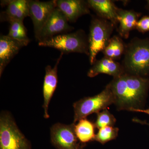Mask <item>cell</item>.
I'll return each instance as SVG.
<instances>
[{
  "label": "cell",
  "instance_id": "cell-1",
  "mask_svg": "<svg viewBox=\"0 0 149 149\" xmlns=\"http://www.w3.org/2000/svg\"><path fill=\"white\" fill-rule=\"evenodd\" d=\"M119 110L139 109L149 88V79L125 72L107 85Z\"/></svg>",
  "mask_w": 149,
  "mask_h": 149
},
{
  "label": "cell",
  "instance_id": "cell-2",
  "mask_svg": "<svg viewBox=\"0 0 149 149\" xmlns=\"http://www.w3.org/2000/svg\"><path fill=\"white\" fill-rule=\"evenodd\" d=\"M122 65L125 72L145 77L149 75V39L135 38L125 46Z\"/></svg>",
  "mask_w": 149,
  "mask_h": 149
},
{
  "label": "cell",
  "instance_id": "cell-3",
  "mask_svg": "<svg viewBox=\"0 0 149 149\" xmlns=\"http://www.w3.org/2000/svg\"><path fill=\"white\" fill-rule=\"evenodd\" d=\"M115 25L110 21L99 17L92 18L88 37L89 61L93 65L96 56L102 52L110 40Z\"/></svg>",
  "mask_w": 149,
  "mask_h": 149
},
{
  "label": "cell",
  "instance_id": "cell-4",
  "mask_svg": "<svg viewBox=\"0 0 149 149\" xmlns=\"http://www.w3.org/2000/svg\"><path fill=\"white\" fill-rule=\"evenodd\" d=\"M0 149H31L30 143L7 111L0 116Z\"/></svg>",
  "mask_w": 149,
  "mask_h": 149
},
{
  "label": "cell",
  "instance_id": "cell-5",
  "mask_svg": "<svg viewBox=\"0 0 149 149\" xmlns=\"http://www.w3.org/2000/svg\"><path fill=\"white\" fill-rule=\"evenodd\" d=\"M39 45L54 48L63 54L79 53L89 56L88 39L82 30L57 35L49 40L39 42Z\"/></svg>",
  "mask_w": 149,
  "mask_h": 149
},
{
  "label": "cell",
  "instance_id": "cell-6",
  "mask_svg": "<svg viewBox=\"0 0 149 149\" xmlns=\"http://www.w3.org/2000/svg\"><path fill=\"white\" fill-rule=\"evenodd\" d=\"M114 101L112 93L107 85L100 94L93 97H86L75 102L73 104L74 116L73 123L95 113L106 109Z\"/></svg>",
  "mask_w": 149,
  "mask_h": 149
},
{
  "label": "cell",
  "instance_id": "cell-7",
  "mask_svg": "<svg viewBox=\"0 0 149 149\" xmlns=\"http://www.w3.org/2000/svg\"><path fill=\"white\" fill-rule=\"evenodd\" d=\"M75 124L66 125L61 123L54 124L51 128V143L57 149H83L85 144L77 139Z\"/></svg>",
  "mask_w": 149,
  "mask_h": 149
},
{
  "label": "cell",
  "instance_id": "cell-8",
  "mask_svg": "<svg viewBox=\"0 0 149 149\" xmlns=\"http://www.w3.org/2000/svg\"><path fill=\"white\" fill-rule=\"evenodd\" d=\"M64 14L56 8L41 30L37 41L39 42H44L59 34L71 31L73 27L70 26Z\"/></svg>",
  "mask_w": 149,
  "mask_h": 149
},
{
  "label": "cell",
  "instance_id": "cell-9",
  "mask_svg": "<svg viewBox=\"0 0 149 149\" xmlns=\"http://www.w3.org/2000/svg\"><path fill=\"white\" fill-rule=\"evenodd\" d=\"M29 15L34 25L36 40L48 19L56 8V1H29Z\"/></svg>",
  "mask_w": 149,
  "mask_h": 149
},
{
  "label": "cell",
  "instance_id": "cell-10",
  "mask_svg": "<svg viewBox=\"0 0 149 149\" xmlns=\"http://www.w3.org/2000/svg\"><path fill=\"white\" fill-rule=\"evenodd\" d=\"M63 54V53L61 52L55 65L53 68H52L49 65H47L45 68V75L44 78L43 87L44 100L43 107L44 109V118L46 119L49 118L48 113L49 104L57 86L58 83V66Z\"/></svg>",
  "mask_w": 149,
  "mask_h": 149
},
{
  "label": "cell",
  "instance_id": "cell-11",
  "mask_svg": "<svg viewBox=\"0 0 149 149\" xmlns=\"http://www.w3.org/2000/svg\"><path fill=\"white\" fill-rule=\"evenodd\" d=\"M29 42L13 39L8 35L0 37V76L10 62L22 48L27 46Z\"/></svg>",
  "mask_w": 149,
  "mask_h": 149
},
{
  "label": "cell",
  "instance_id": "cell-12",
  "mask_svg": "<svg viewBox=\"0 0 149 149\" xmlns=\"http://www.w3.org/2000/svg\"><path fill=\"white\" fill-rule=\"evenodd\" d=\"M56 7L63 13L68 22H75L83 15L90 13L87 1L82 0H56Z\"/></svg>",
  "mask_w": 149,
  "mask_h": 149
},
{
  "label": "cell",
  "instance_id": "cell-13",
  "mask_svg": "<svg viewBox=\"0 0 149 149\" xmlns=\"http://www.w3.org/2000/svg\"><path fill=\"white\" fill-rule=\"evenodd\" d=\"M125 72L122 64L115 61L114 60L104 56L101 59L95 61L88 70V76L93 77L100 74H105L115 78Z\"/></svg>",
  "mask_w": 149,
  "mask_h": 149
},
{
  "label": "cell",
  "instance_id": "cell-14",
  "mask_svg": "<svg viewBox=\"0 0 149 149\" xmlns=\"http://www.w3.org/2000/svg\"><path fill=\"white\" fill-rule=\"evenodd\" d=\"M3 3L7 7L2 13L1 19L7 21L16 20L23 22L24 18L29 16V1L11 0Z\"/></svg>",
  "mask_w": 149,
  "mask_h": 149
},
{
  "label": "cell",
  "instance_id": "cell-15",
  "mask_svg": "<svg viewBox=\"0 0 149 149\" xmlns=\"http://www.w3.org/2000/svg\"><path fill=\"white\" fill-rule=\"evenodd\" d=\"M90 8H92L97 16L117 24L118 8L110 0H88L87 1Z\"/></svg>",
  "mask_w": 149,
  "mask_h": 149
},
{
  "label": "cell",
  "instance_id": "cell-16",
  "mask_svg": "<svg viewBox=\"0 0 149 149\" xmlns=\"http://www.w3.org/2000/svg\"><path fill=\"white\" fill-rule=\"evenodd\" d=\"M141 14L133 10L118 8V21L119 23L118 32L121 37L128 39L131 30L136 29Z\"/></svg>",
  "mask_w": 149,
  "mask_h": 149
},
{
  "label": "cell",
  "instance_id": "cell-17",
  "mask_svg": "<svg viewBox=\"0 0 149 149\" xmlns=\"http://www.w3.org/2000/svg\"><path fill=\"white\" fill-rule=\"evenodd\" d=\"M95 124L85 118L81 119L74 125V131L77 139L83 144L94 141L95 134Z\"/></svg>",
  "mask_w": 149,
  "mask_h": 149
},
{
  "label": "cell",
  "instance_id": "cell-18",
  "mask_svg": "<svg viewBox=\"0 0 149 149\" xmlns=\"http://www.w3.org/2000/svg\"><path fill=\"white\" fill-rule=\"evenodd\" d=\"M125 46L121 38L115 35L111 38L103 51L105 57L113 60L118 59L125 52Z\"/></svg>",
  "mask_w": 149,
  "mask_h": 149
},
{
  "label": "cell",
  "instance_id": "cell-19",
  "mask_svg": "<svg viewBox=\"0 0 149 149\" xmlns=\"http://www.w3.org/2000/svg\"><path fill=\"white\" fill-rule=\"evenodd\" d=\"M10 23L8 37L21 41L29 42L27 35V30L24 27L23 22L16 20H10L8 21Z\"/></svg>",
  "mask_w": 149,
  "mask_h": 149
},
{
  "label": "cell",
  "instance_id": "cell-20",
  "mask_svg": "<svg viewBox=\"0 0 149 149\" xmlns=\"http://www.w3.org/2000/svg\"><path fill=\"white\" fill-rule=\"evenodd\" d=\"M99 130L94 141H97L102 145L116 139L119 131L118 128L110 126H106Z\"/></svg>",
  "mask_w": 149,
  "mask_h": 149
},
{
  "label": "cell",
  "instance_id": "cell-21",
  "mask_svg": "<svg viewBox=\"0 0 149 149\" xmlns=\"http://www.w3.org/2000/svg\"><path fill=\"white\" fill-rule=\"evenodd\" d=\"M116 121L114 116L106 109L97 113L95 125L96 128L100 129L106 126H113Z\"/></svg>",
  "mask_w": 149,
  "mask_h": 149
},
{
  "label": "cell",
  "instance_id": "cell-22",
  "mask_svg": "<svg viewBox=\"0 0 149 149\" xmlns=\"http://www.w3.org/2000/svg\"><path fill=\"white\" fill-rule=\"evenodd\" d=\"M136 29L142 33L149 32V16H144L139 19L136 24Z\"/></svg>",
  "mask_w": 149,
  "mask_h": 149
},
{
  "label": "cell",
  "instance_id": "cell-23",
  "mask_svg": "<svg viewBox=\"0 0 149 149\" xmlns=\"http://www.w3.org/2000/svg\"><path fill=\"white\" fill-rule=\"evenodd\" d=\"M130 111L137 112L143 113L149 115V109H132L130 110Z\"/></svg>",
  "mask_w": 149,
  "mask_h": 149
},
{
  "label": "cell",
  "instance_id": "cell-24",
  "mask_svg": "<svg viewBox=\"0 0 149 149\" xmlns=\"http://www.w3.org/2000/svg\"><path fill=\"white\" fill-rule=\"evenodd\" d=\"M133 121H134V122L139 123H142V124H146V125H148L149 126V123H148L146 122V121H142V120H139V119H137V118H134V119H133Z\"/></svg>",
  "mask_w": 149,
  "mask_h": 149
},
{
  "label": "cell",
  "instance_id": "cell-25",
  "mask_svg": "<svg viewBox=\"0 0 149 149\" xmlns=\"http://www.w3.org/2000/svg\"><path fill=\"white\" fill-rule=\"evenodd\" d=\"M146 8L149 12V0L147 1V3L146 6Z\"/></svg>",
  "mask_w": 149,
  "mask_h": 149
}]
</instances>
